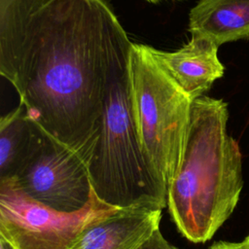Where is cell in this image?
<instances>
[{"mask_svg": "<svg viewBox=\"0 0 249 249\" xmlns=\"http://www.w3.org/2000/svg\"><path fill=\"white\" fill-rule=\"evenodd\" d=\"M131 46L107 0H53L31 24L14 86L19 104L87 164Z\"/></svg>", "mask_w": 249, "mask_h": 249, "instance_id": "obj_1", "label": "cell"}, {"mask_svg": "<svg viewBox=\"0 0 249 249\" xmlns=\"http://www.w3.org/2000/svg\"><path fill=\"white\" fill-rule=\"evenodd\" d=\"M228 104L201 96L193 102L180 165L167 184V206L177 230L204 243L230 218L243 188L242 156L227 130Z\"/></svg>", "mask_w": 249, "mask_h": 249, "instance_id": "obj_2", "label": "cell"}, {"mask_svg": "<svg viewBox=\"0 0 249 249\" xmlns=\"http://www.w3.org/2000/svg\"><path fill=\"white\" fill-rule=\"evenodd\" d=\"M88 169L94 194L108 205H167V184L145 156L136 132L127 71L107 96Z\"/></svg>", "mask_w": 249, "mask_h": 249, "instance_id": "obj_3", "label": "cell"}, {"mask_svg": "<svg viewBox=\"0 0 249 249\" xmlns=\"http://www.w3.org/2000/svg\"><path fill=\"white\" fill-rule=\"evenodd\" d=\"M127 74L142 150L168 184L182 160L194 100L157 63L148 45L132 43Z\"/></svg>", "mask_w": 249, "mask_h": 249, "instance_id": "obj_4", "label": "cell"}, {"mask_svg": "<svg viewBox=\"0 0 249 249\" xmlns=\"http://www.w3.org/2000/svg\"><path fill=\"white\" fill-rule=\"evenodd\" d=\"M117 209L92 192L83 209L60 212L29 197L14 180L0 181V235L17 249H71L89 226Z\"/></svg>", "mask_w": 249, "mask_h": 249, "instance_id": "obj_5", "label": "cell"}, {"mask_svg": "<svg viewBox=\"0 0 249 249\" xmlns=\"http://www.w3.org/2000/svg\"><path fill=\"white\" fill-rule=\"evenodd\" d=\"M14 181L29 197L66 213L83 209L93 192L87 161L49 134Z\"/></svg>", "mask_w": 249, "mask_h": 249, "instance_id": "obj_6", "label": "cell"}, {"mask_svg": "<svg viewBox=\"0 0 249 249\" xmlns=\"http://www.w3.org/2000/svg\"><path fill=\"white\" fill-rule=\"evenodd\" d=\"M218 48L205 37L192 36L176 51L165 52L149 46V52L167 75L196 100L224 75L225 67L218 57Z\"/></svg>", "mask_w": 249, "mask_h": 249, "instance_id": "obj_7", "label": "cell"}, {"mask_svg": "<svg viewBox=\"0 0 249 249\" xmlns=\"http://www.w3.org/2000/svg\"><path fill=\"white\" fill-rule=\"evenodd\" d=\"M161 210L152 205L118 208L89 226L71 249H137L159 230Z\"/></svg>", "mask_w": 249, "mask_h": 249, "instance_id": "obj_8", "label": "cell"}, {"mask_svg": "<svg viewBox=\"0 0 249 249\" xmlns=\"http://www.w3.org/2000/svg\"><path fill=\"white\" fill-rule=\"evenodd\" d=\"M47 133L19 104L0 119V181L15 180L41 149Z\"/></svg>", "mask_w": 249, "mask_h": 249, "instance_id": "obj_9", "label": "cell"}, {"mask_svg": "<svg viewBox=\"0 0 249 249\" xmlns=\"http://www.w3.org/2000/svg\"><path fill=\"white\" fill-rule=\"evenodd\" d=\"M188 30L218 47L249 39V0H198L189 14Z\"/></svg>", "mask_w": 249, "mask_h": 249, "instance_id": "obj_10", "label": "cell"}, {"mask_svg": "<svg viewBox=\"0 0 249 249\" xmlns=\"http://www.w3.org/2000/svg\"><path fill=\"white\" fill-rule=\"evenodd\" d=\"M53 0H0V74L14 87L35 18Z\"/></svg>", "mask_w": 249, "mask_h": 249, "instance_id": "obj_11", "label": "cell"}, {"mask_svg": "<svg viewBox=\"0 0 249 249\" xmlns=\"http://www.w3.org/2000/svg\"><path fill=\"white\" fill-rule=\"evenodd\" d=\"M137 249H179L173 244L169 243L160 229L155 231L150 237H148Z\"/></svg>", "mask_w": 249, "mask_h": 249, "instance_id": "obj_12", "label": "cell"}, {"mask_svg": "<svg viewBox=\"0 0 249 249\" xmlns=\"http://www.w3.org/2000/svg\"><path fill=\"white\" fill-rule=\"evenodd\" d=\"M209 249H245L243 240L240 242L219 241L210 246Z\"/></svg>", "mask_w": 249, "mask_h": 249, "instance_id": "obj_13", "label": "cell"}, {"mask_svg": "<svg viewBox=\"0 0 249 249\" xmlns=\"http://www.w3.org/2000/svg\"><path fill=\"white\" fill-rule=\"evenodd\" d=\"M0 249H17L11 242H9L5 237L0 235Z\"/></svg>", "mask_w": 249, "mask_h": 249, "instance_id": "obj_14", "label": "cell"}, {"mask_svg": "<svg viewBox=\"0 0 249 249\" xmlns=\"http://www.w3.org/2000/svg\"><path fill=\"white\" fill-rule=\"evenodd\" d=\"M243 242H244V247H245V249H249V233H248V235L243 239Z\"/></svg>", "mask_w": 249, "mask_h": 249, "instance_id": "obj_15", "label": "cell"}, {"mask_svg": "<svg viewBox=\"0 0 249 249\" xmlns=\"http://www.w3.org/2000/svg\"><path fill=\"white\" fill-rule=\"evenodd\" d=\"M146 1H148L149 3H152V4H157V3L160 2L161 0H146Z\"/></svg>", "mask_w": 249, "mask_h": 249, "instance_id": "obj_16", "label": "cell"}]
</instances>
